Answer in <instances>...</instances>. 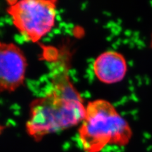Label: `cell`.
Listing matches in <instances>:
<instances>
[{
  "label": "cell",
  "mask_w": 152,
  "mask_h": 152,
  "mask_svg": "<svg viewBox=\"0 0 152 152\" xmlns=\"http://www.w3.org/2000/svg\"><path fill=\"white\" fill-rule=\"evenodd\" d=\"M50 88L30 104L26 124L28 135L36 141L46 136L77 126L84 119L86 106L66 69L50 74Z\"/></svg>",
  "instance_id": "cell-1"
},
{
  "label": "cell",
  "mask_w": 152,
  "mask_h": 152,
  "mask_svg": "<svg viewBox=\"0 0 152 152\" xmlns=\"http://www.w3.org/2000/svg\"><path fill=\"white\" fill-rule=\"evenodd\" d=\"M132 135L129 123L110 102L98 99L86 106L78 131L79 143L84 152H100L109 145L125 146Z\"/></svg>",
  "instance_id": "cell-2"
},
{
  "label": "cell",
  "mask_w": 152,
  "mask_h": 152,
  "mask_svg": "<svg viewBox=\"0 0 152 152\" xmlns=\"http://www.w3.org/2000/svg\"><path fill=\"white\" fill-rule=\"evenodd\" d=\"M7 3V12L13 26L27 41L36 43L55 26L56 0H20Z\"/></svg>",
  "instance_id": "cell-3"
},
{
  "label": "cell",
  "mask_w": 152,
  "mask_h": 152,
  "mask_svg": "<svg viewBox=\"0 0 152 152\" xmlns=\"http://www.w3.org/2000/svg\"><path fill=\"white\" fill-rule=\"evenodd\" d=\"M27 60L23 50L13 42L0 41V93H12L26 80Z\"/></svg>",
  "instance_id": "cell-4"
},
{
  "label": "cell",
  "mask_w": 152,
  "mask_h": 152,
  "mask_svg": "<svg viewBox=\"0 0 152 152\" xmlns=\"http://www.w3.org/2000/svg\"><path fill=\"white\" fill-rule=\"evenodd\" d=\"M93 72L102 83L108 84L119 83L126 77L127 72L126 60L118 51H104L95 59Z\"/></svg>",
  "instance_id": "cell-5"
},
{
  "label": "cell",
  "mask_w": 152,
  "mask_h": 152,
  "mask_svg": "<svg viewBox=\"0 0 152 152\" xmlns=\"http://www.w3.org/2000/svg\"><path fill=\"white\" fill-rule=\"evenodd\" d=\"M150 47L152 48V34H151V40H150Z\"/></svg>",
  "instance_id": "cell-6"
}]
</instances>
